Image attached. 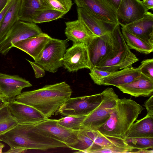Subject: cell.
Instances as JSON below:
<instances>
[{
    "mask_svg": "<svg viewBox=\"0 0 153 153\" xmlns=\"http://www.w3.org/2000/svg\"><path fill=\"white\" fill-rule=\"evenodd\" d=\"M72 93L70 86L64 81L23 92L15 100L33 107L48 119L71 97Z\"/></svg>",
    "mask_w": 153,
    "mask_h": 153,
    "instance_id": "obj_1",
    "label": "cell"
},
{
    "mask_svg": "<svg viewBox=\"0 0 153 153\" xmlns=\"http://www.w3.org/2000/svg\"><path fill=\"white\" fill-rule=\"evenodd\" d=\"M36 123L18 124L0 137V141L11 148L45 151L68 148L64 143L51 137L38 129Z\"/></svg>",
    "mask_w": 153,
    "mask_h": 153,
    "instance_id": "obj_2",
    "label": "cell"
},
{
    "mask_svg": "<svg viewBox=\"0 0 153 153\" xmlns=\"http://www.w3.org/2000/svg\"><path fill=\"white\" fill-rule=\"evenodd\" d=\"M144 109L132 100L118 98L108 119L97 130L104 135L124 140L131 126Z\"/></svg>",
    "mask_w": 153,
    "mask_h": 153,
    "instance_id": "obj_3",
    "label": "cell"
},
{
    "mask_svg": "<svg viewBox=\"0 0 153 153\" xmlns=\"http://www.w3.org/2000/svg\"><path fill=\"white\" fill-rule=\"evenodd\" d=\"M100 103L82 122L81 127L97 130L109 118L115 107L118 97L112 88H107L101 93Z\"/></svg>",
    "mask_w": 153,
    "mask_h": 153,
    "instance_id": "obj_4",
    "label": "cell"
},
{
    "mask_svg": "<svg viewBox=\"0 0 153 153\" xmlns=\"http://www.w3.org/2000/svg\"><path fill=\"white\" fill-rule=\"evenodd\" d=\"M68 41L52 38L35 62L45 71L56 73L63 66L62 59L68 45Z\"/></svg>",
    "mask_w": 153,
    "mask_h": 153,
    "instance_id": "obj_5",
    "label": "cell"
},
{
    "mask_svg": "<svg viewBox=\"0 0 153 153\" xmlns=\"http://www.w3.org/2000/svg\"><path fill=\"white\" fill-rule=\"evenodd\" d=\"M43 33L36 24L18 20L0 41V53L6 55L16 43Z\"/></svg>",
    "mask_w": 153,
    "mask_h": 153,
    "instance_id": "obj_6",
    "label": "cell"
},
{
    "mask_svg": "<svg viewBox=\"0 0 153 153\" xmlns=\"http://www.w3.org/2000/svg\"><path fill=\"white\" fill-rule=\"evenodd\" d=\"M101 93L89 96L70 97L58 109L64 116H87L102 101Z\"/></svg>",
    "mask_w": 153,
    "mask_h": 153,
    "instance_id": "obj_7",
    "label": "cell"
},
{
    "mask_svg": "<svg viewBox=\"0 0 153 153\" xmlns=\"http://www.w3.org/2000/svg\"><path fill=\"white\" fill-rule=\"evenodd\" d=\"M114 47V39L111 33L98 36L91 41L87 45L90 69L105 61L112 52Z\"/></svg>",
    "mask_w": 153,
    "mask_h": 153,
    "instance_id": "obj_8",
    "label": "cell"
},
{
    "mask_svg": "<svg viewBox=\"0 0 153 153\" xmlns=\"http://www.w3.org/2000/svg\"><path fill=\"white\" fill-rule=\"evenodd\" d=\"M35 126L51 137L65 144L68 148L78 142L77 135L79 130L67 128L59 124L57 120L48 118L36 123Z\"/></svg>",
    "mask_w": 153,
    "mask_h": 153,
    "instance_id": "obj_9",
    "label": "cell"
},
{
    "mask_svg": "<svg viewBox=\"0 0 153 153\" xmlns=\"http://www.w3.org/2000/svg\"><path fill=\"white\" fill-rule=\"evenodd\" d=\"M63 66L69 72L91 68L87 46L82 43H73L67 49L62 59Z\"/></svg>",
    "mask_w": 153,
    "mask_h": 153,
    "instance_id": "obj_10",
    "label": "cell"
},
{
    "mask_svg": "<svg viewBox=\"0 0 153 153\" xmlns=\"http://www.w3.org/2000/svg\"><path fill=\"white\" fill-rule=\"evenodd\" d=\"M149 13L140 0H121L116 10L118 23L122 27L142 18Z\"/></svg>",
    "mask_w": 153,
    "mask_h": 153,
    "instance_id": "obj_11",
    "label": "cell"
},
{
    "mask_svg": "<svg viewBox=\"0 0 153 153\" xmlns=\"http://www.w3.org/2000/svg\"><path fill=\"white\" fill-rule=\"evenodd\" d=\"M31 86L29 81L18 75L0 73V90L7 102L15 100L23 89Z\"/></svg>",
    "mask_w": 153,
    "mask_h": 153,
    "instance_id": "obj_12",
    "label": "cell"
},
{
    "mask_svg": "<svg viewBox=\"0 0 153 153\" xmlns=\"http://www.w3.org/2000/svg\"><path fill=\"white\" fill-rule=\"evenodd\" d=\"M77 11L78 19L98 36L111 33L118 25L107 21L83 8L77 7Z\"/></svg>",
    "mask_w": 153,
    "mask_h": 153,
    "instance_id": "obj_13",
    "label": "cell"
},
{
    "mask_svg": "<svg viewBox=\"0 0 153 153\" xmlns=\"http://www.w3.org/2000/svg\"><path fill=\"white\" fill-rule=\"evenodd\" d=\"M8 105L18 124L36 123L47 119L33 107L15 100L8 102Z\"/></svg>",
    "mask_w": 153,
    "mask_h": 153,
    "instance_id": "obj_14",
    "label": "cell"
},
{
    "mask_svg": "<svg viewBox=\"0 0 153 153\" xmlns=\"http://www.w3.org/2000/svg\"><path fill=\"white\" fill-rule=\"evenodd\" d=\"M78 7L83 8L114 24H119L116 11L105 0H74Z\"/></svg>",
    "mask_w": 153,
    "mask_h": 153,
    "instance_id": "obj_15",
    "label": "cell"
},
{
    "mask_svg": "<svg viewBox=\"0 0 153 153\" xmlns=\"http://www.w3.org/2000/svg\"><path fill=\"white\" fill-rule=\"evenodd\" d=\"M65 24V34L67 39L71 41L73 43H82L87 46L93 39L98 37L78 19Z\"/></svg>",
    "mask_w": 153,
    "mask_h": 153,
    "instance_id": "obj_16",
    "label": "cell"
},
{
    "mask_svg": "<svg viewBox=\"0 0 153 153\" xmlns=\"http://www.w3.org/2000/svg\"><path fill=\"white\" fill-rule=\"evenodd\" d=\"M139 59L127 48L94 67L102 71L113 72L132 66Z\"/></svg>",
    "mask_w": 153,
    "mask_h": 153,
    "instance_id": "obj_17",
    "label": "cell"
},
{
    "mask_svg": "<svg viewBox=\"0 0 153 153\" xmlns=\"http://www.w3.org/2000/svg\"><path fill=\"white\" fill-rule=\"evenodd\" d=\"M117 87L123 93L135 97L151 96L153 94V79L141 73L132 82Z\"/></svg>",
    "mask_w": 153,
    "mask_h": 153,
    "instance_id": "obj_18",
    "label": "cell"
},
{
    "mask_svg": "<svg viewBox=\"0 0 153 153\" xmlns=\"http://www.w3.org/2000/svg\"><path fill=\"white\" fill-rule=\"evenodd\" d=\"M124 27L153 46V14L149 13L142 18Z\"/></svg>",
    "mask_w": 153,
    "mask_h": 153,
    "instance_id": "obj_19",
    "label": "cell"
},
{
    "mask_svg": "<svg viewBox=\"0 0 153 153\" xmlns=\"http://www.w3.org/2000/svg\"><path fill=\"white\" fill-rule=\"evenodd\" d=\"M52 38L43 33L37 36L19 42L13 46L26 53L36 61Z\"/></svg>",
    "mask_w": 153,
    "mask_h": 153,
    "instance_id": "obj_20",
    "label": "cell"
},
{
    "mask_svg": "<svg viewBox=\"0 0 153 153\" xmlns=\"http://www.w3.org/2000/svg\"><path fill=\"white\" fill-rule=\"evenodd\" d=\"M138 68L131 66L120 71L112 72L108 76L102 78L98 85L117 86L130 83L140 75Z\"/></svg>",
    "mask_w": 153,
    "mask_h": 153,
    "instance_id": "obj_21",
    "label": "cell"
},
{
    "mask_svg": "<svg viewBox=\"0 0 153 153\" xmlns=\"http://www.w3.org/2000/svg\"><path fill=\"white\" fill-rule=\"evenodd\" d=\"M93 142V145L88 153H93L95 150L104 147L110 146L128 147L124 140L104 135L97 130L83 128Z\"/></svg>",
    "mask_w": 153,
    "mask_h": 153,
    "instance_id": "obj_22",
    "label": "cell"
},
{
    "mask_svg": "<svg viewBox=\"0 0 153 153\" xmlns=\"http://www.w3.org/2000/svg\"><path fill=\"white\" fill-rule=\"evenodd\" d=\"M152 137L153 112L149 111L144 117L132 124L128 130L125 138Z\"/></svg>",
    "mask_w": 153,
    "mask_h": 153,
    "instance_id": "obj_23",
    "label": "cell"
},
{
    "mask_svg": "<svg viewBox=\"0 0 153 153\" xmlns=\"http://www.w3.org/2000/svg\"><path fill=\"white\" fill-rule=\"evenodd\" d=\"M20 0H16L6 13L0 26V41L6 36L8 32L18 20Z\"/></svg>",
    "mask_w": 153,
    "mask_h": 153,
    "instance_id": "obj_24",
    "label": "cell"
},
{
    "mask_svg": "<svg viewBox=\"0 0 153 153\" xmlns=\"http://www.w3.org/2000/svg\"><path fill=\"white\" fill-rule=\"evenodd\" d=\"M20 5L18 14L19 20L33 22L36 12L39 10L47 8L39 0H20Z\"/></svg>",
    "mask_w": 153,
    "mask_h": 153,
    "instance_id": "obj_25",
    "label": "cell"
},
{
    "mask_svg": "<svg viewBox=\"0 0 153 153\" xmlns=\"http://www.w3.org/2000/svg\"><path fill=\"white\" fill-rule=\"evenodd\" d=\"M121 28L123 36L129 49H134L146 54L153 52V46L132 33L125 27H122Z\"/></svg>",
    "mask_w": 153,
    "mask_h": 153,
    "instance_id": "obj_26",
    "label": "cell"
},
{
    "mask_svg": "<svg viewBox=\"0 0 153 153\" xmlns=\"http://www.w3.org/2000/svg\"><path fill=\"white\" fill-rule=\"evenodd\" d=\"M18 124L10 111L7 102L0 109V137Z\"/></svg>",
    "mask_w": 153,
    "mask_h": 153,
    "instance_id": "obj_27",
    "label": "cell"
},
{
    "mask_svg": "<svg viewBox=\"0 0 153 153\" xmlns=\"http://www.w3.org/2000/svg\"><path fill=\"white\" fill-rule=\"evenodd\" d=\"M65 14L59 11L48 8L37 10L33 19V22L40 23L50 21L61 18Z\"/></svg>",
    "mask_w": 153,
    "mask_h": 153,
    "instance_id": "obj_28",
    "label": "cell"
},
{
    "mask_svg": "<svg viewBox=\"0 0 153 153\" xmlns=\"http://www.w3.org/2000/svg\"><path fill=\"white\" fill-rule=\"evenodd\" d=\"M124 141L128 146L141 149L153 148V137L126 138Z\"/></svg>",
    "mask_w": 153,
    "mask_h": 153,
    "instance_id": "obj_29",
    "label": "cell"
},
{
    "mask_svg": "<svg viewBox=\"0 0 153 153\" xmlns=\"http://www.w3.org/2000/svg\"><path fill=\"white\" fill-rule=\"evenodd\" d=\"M46 8L57 10L66 14L70 10L73 3L71 0H39Z\"/></svg>",
    "mask_w": 153,
    "mask_h": 153,
    "instance_id": "obj_30",
    "label": "cell"
},
{
    "mask_svg": "<svg viewBox=\"0 0 153 153\" xmlns=\"http://www.w3.org/2000/svg\"><path fill=\"white\" fill-rule=\"evenodd\" d=\"M87 116H67L57 120L58 123L68 129L79 130L81 128L82 123Z\"/></svg>",
    "mask_w": 153,
    "mask_h": 153,
    "instance_id": "obj_31",
    "label": "cell"
},
{
    "mask_svg": "<svg viewBox=\"0 0 153 153\" xmlns=\"http://www.w3.org/2000/svg\"><path fill=\"white\" fill-rule=\"evenodd\" d=\"M137 68L140 72L149 78L153 79V59L143 60Z\"/></svg>",
    "mask_w": 153,
    "mask_h": 153,
    "instance_id": "obj_32",
    "label": "cell"
},
{
    "mask_svg": "<svg viewBox=\"0 0 153 153\" xmlns=\"http://www.w3.org/2000/svg\"><path fill=\"white\" fill-rule=\"evenodd\" d=\"M133 148L130 146L119 147L110 146L101 148L95 151L93 153H132Z\"/></svg>",
    "mask_w": 153,
    "mask_h": 153,
    "instance_id": "obj_33",
    "label": "cell"
},
{
    "mask_svg": "<svg viewBox=\"0 0 153 153\" xmlns=\"http://www.w3.org/2000/svg\"><path fill=\"white\" fill-rule=\"evenodd\" d=\"M90 76L94 83L97 85L102 78L111 74L112 72L100 70L95 68L90 69Z\"/></svg>",
    "mask_w": 153,
    "mask_h": 153,
    "instance_id": "obj_34",
    "label": "cell"
},
{
    "mask_svg": "<svg viewBox=\"0 0 153 153\" xmlns=\"http://www.w3.org/2000/svg\"><path fill=\"white\" fill-rule=\"evenodd\" d=\"M26 60L29 62L33 68L36 78L42 77L45 76V71L42 68L35 62H31L27 59Z\"/></svg>",
    "mask_w": 153,
    "mask_h": 153,
    "instance_id": "obj_35",
    "label": "cell"
},
{
    "mask_svg": "<svg viewBox=\"0 0 153 153\" xmlns=\"http://www.w3.org/2000/svg\"><path fill=\"white\" fill-rule=\"evenodd\" d=\"M15 0H9L4 9L0 13V26L3 19L6 13Z\"/></svg>",
    "mask_w": 153,
    "mask_h": 153,
    "instance_id": "obj_36",
    "label": "cell"
},
{
    "mask_svg": "<svg viewBox=\"0 0 153 153\" xmlns=\"http://www.w3.org/2000/svg\"><path fill=\"white\" fill-rule=\"evenodd\" d=\"M144 106L146 108L147 112H153V95L150 97L144 103Z\"/></svg>",
    "mask_w": 153,
    "mask_h": 153,
    "instance_id": "obj_37",
    "label": "cell"
},
{
    "mask_svg": "<svg viewBox=\"0 0 153 153\" xmlns=\"http://www.w3.org/2000/svg\"><path fill=\"white\" fill-rule=\"evenodd\" d=\"M108 4L116 11L118 8L121 0H105Z\"/></svg>",
    "mask_w": 153,
    "mask_h": 153,
    "instance_id": "obj_38",
    "label": "cell"
},
{
    "mask_svg": "<svg viewBox=\"0 0 153 153\" xmlns=\"http://www.w3.org/2000/svg\"><path fill=\"white\" fill-rule=\"evenodd\" d=\"M142 2L145 7L148 10L149 9H153V0H143Z\"/></svg>",
    "mask_w": 153,
    "mask_h": 153,
    "instance_id": "obj_39",
    "label": "cell"
},
{
    "mask_svg": "<svg viewBox=\"0 0 153 153\" xmlns=\"http://www.w3.org/2000/svg\"><path fill=\"white\" fill-rule=\"evenodd\" d=\"M27 150L20 148H11L5 152V153H22L25 152Z\"/></svg>",
    "mask_w": 153,
    "mask_h": 153,
    "instance_id": "obj_40",
    "label": "cell"
},
{
    "mask_svg": "<svg viewBox=\"0 0 153 153\" xmlns=\"http://www.w3.org/2000/svg\"><path fill=\"white\" fill-rule=\"evenodd\" d=\"M9 0H0V13L4 9Z\"/></svg>",
    "mask_w": 153,
    "mask_h": 153,
    "instance_id": "obj_41",
    "label": "cell"
},
{
    "mask_svg": "<svg viewBox=\"0 0 153 153\" xmlns=\"http://www.w3.org/2000/svg\"><path fill=\"white\" fill-rule=\"evenodd\" d=\"M7 102H8L3 97H0V109Z\"/></svg>",
    "mask_w": 153,
    "mask_h": 153,
    "instance_id": "obj_42",
    "label": "cell"
},
{
    "mask_svg": "<svg viewBox=\"0 0 153 153\" xmlns=\"http://www.w3.org/2000/svg\"><path fill=\"white\" fill-rule=\"evenodd\" d=\"M4 144L1 143H0V153L2 152V150L3 148L4 147Z\"/></svg>",
    "mask_w": 153,
    "mask_h": 153,
    "instance_id": "obj_43",
    "label": "cell"
},
{
    "mask_svg": "<svg viewBox=\"0 0 153 153\" xmlns=\"http://www.w3.org/2000/svg\"><path fill=\"white\" fill-rule=\"evenodd\" d=\"M0 97H3L4 98L3 95L2 94V93L1 92V91L0 90Z\"/></svg>",
    "mask_w": 153,
    "mask_h": 153,
    "instance_id": "obj_44",
    "label": "cell"
}]
</instances>
